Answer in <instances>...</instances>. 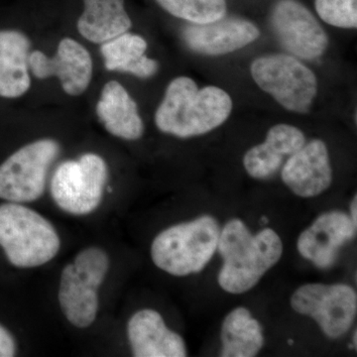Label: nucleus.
Returning a JSON list of instances; mask_svg holds the SVG:
<instances>
[{"mask_svg": "<svg viewBox=\"0 0 357 357\" xmlns=\"http://www.w3.org/2000/svg\"><path fill=\"white\" fill-rule=\"evenodd\" d=\"M349 218H351L354 227H357V196H354V199H352L351 204V215H349Z\"/></svg>", "mask_w": 357, "mask_h": 357, "instance_id": "nucleus-26", "label": "nucleus"}, {"mask_svg": "<svg viewBox=\"0 0 357 357\" xmlns=\"http://www.w3.org/2000/svg\"><path fill=\"white\" fill-rule=\"evenodd\" d=\"M30 41L15 30L0 31V96L15 98L30 88Z\"/></svg>", "mask_w": 357, "mask_h": 357, "instance_id": "nucleus-16", "label": "nucleus"}, {"mask_svg": "<svg viewBox=\"0 0 357 357\" xmlns=\"http://www.w3.org/2000/svg\"><path fill=\"white\" fill-rule=\"evenodd\" d=\"M251 75L263 91L292 112H306L316 96V76L292 56L277 54L257 59L251 66Z\"/></svg>", "mask_w": 357, "mask_h": 357, "instance_id": "nucleus-7", "label": "nucleus"}, {"mask_svg": "<svg viewBox=\"0 0 357 357\" xmlns=\"http://www.w3.org/2000/svg\"><path fill=\"white\" fill-rule=\"evenodd\" d=\"M17 352V344L11 333L0 324V357H13Z\"/></svg>", "mask_w": 357, "mask_h": 357, "instance_id": "nucleus-25", "label": "nucleus"}, {"mask_svg": "<svg viewBox=\"0 0 357 357\" xmlns=\"http://www.w3.org/2000/svg\"><path fill=\"white\" fill-rule=\"evenodd\" d=\"M259 37V30L249 21L218 20L185 28L184 38L192 50L206 55H222L243 48Z\"/></svg>", "mask_w": 357, "mask_h": 357, "instance_id": "nucleus-14", "label": "nucleus"}, {"mask_svg": "<svg viewBox=\"0 0 357 357\" xmlns=\"http://www.w3.org/2000/svg\"><path fill=\"white\" fill-rule=\"evenodd\" d=\"M109 264L107 253L102 248L91 246L77 253L73 266L86 283L98 289L107 277Z\"/></svg>", "mask_w": 357, "mask_h": 357, "instance_id": "nucleus-23", "label": "nucleus"}, {"mask_svg": "<svg viewBox=\"0 0 357 357\" xmlns=\"http://www.w3.org/2000/svg\"><path fill=\"white\" fill-rule=\"evenodd\" d=\"M357 331H354V338H352V340H354V347L356 349V344H357V337H356Z\"/></svg>", "mask_w": 357, "mask_h": 357, "instance_id": "nucleus-27", "label": "nucleus"}, {"mask_svg": "<svg viewBox=\"0 0 357 357\" xmlns=\"http://www.w3.org/2000/svg\"><path fill=\"white\" fill-rule=\"evenodd\" d=\"M220 340L222 357H255L265 344L261 325L243 307L232 310L223 319Z\"/></svg>", "mask_w": 357, "mask_h": 357, "instance_id": "nucleus-20", "label": "nucleus"}, {"mask_svg": "<svg viewBox=\"0 0 357 357\" xmlns=\"http://www.w3.org/2000/svg\"><path fill=\"white\" fill-rule=\"evenodd\" d=\"M282 180L301 198L309 199L326 192L332 185L333 171L328 148L314 139L296 152L282 169Z\"/></svg>", "mask_w": 357, "mask_h": 357, "instance_id": "nucleus-12", "label": "nucleus"}, {"mask_svg": "<svg viewBox=\"0 0 357 357\" xmlns=\"http://www.w3.org/2000/svg\"><path fill=\"white\" fill-rule=\"evenodd\" d=\"M59 304L66 318L77 328L93 325L98 312V294L77 273L73 264L67 265L61 274Z\"/></svg>", "mask_w": 357, "mask_h": 357, "instance_id": "nucleus-19", "label": "nucleus"}, {"mask_svg": "<svg viewBox=\"0 0 357 357\" xmlns=\"http://www.w3.org/2000/svg\"><path fill=\"white\" fill-rule=\"evenodd\" d=\"M128 337L135 357H185V340L167 328L165 321L155 310L136 312L128 324Z\"/></svg>", "mask_w": 357, "mask_h": 357, "instance_id": "nucleus-13", "label": "nucleus"}, {"mask_svg": "<svg viewBox=\"0 0 357 357\" xmlns=\"http://www.w3.org/2000/svg\"><path fill=\"white\" fill-rule=\"evenodd\" d=\"M60 146L52 139L25 145L0 165V199L29 203L43 195L47 175Z\"/></svg>", "mask_w": 357, "mask_h": 357, "instance_id": "nucleus-6", "label": "nucleus"}, {"mask_svg": "<svg viewBox=\"0 0 357 357\" xmlns=\"http://www.w3.org/2000/svg\"><path fill=\"white\" fill-rule=\"evenodd\" d=\"M292 309L318 324L330 338L349 332L357 314V294L347 284L309 283L301 286L290 299Z\"/></svg>", "mask_w": 357, "mask_h": 357, "instance_id": "nucleus-8", "label": "nucleus"}, {"mask_svg": "<svg viewBox=\"0 0 357 357\" xmlns=\"http://www.w3.org/2000/svg\"><path fill=\"white\" fill-rule=\"evenodd\" d=\"M356 229L344 211L324 213L300 234L298 251L314 266L326 269L337 262L340 248L356 237Z\"/></svg>", "mask_w": 357, "mask_h": 357, "instance_id": "nucleus-10", "label": "nucleus"}, {"mask_svg": "<svg viewBox=\"0 0 357 357\" xmlns=\"http://www.w3.org/2000/svg\"><path fill=\"white\" fill-rule=\"evenodd\" d=\"M220 234V225L211 215L172 225L155 237L152 261L173 276L199 273L217 252Z\"/></svg>", "mask_w": 357, "mask_h": 357, "instance_id": "nucleus-3", "label": "nucleus"}, {"mask_svg": "<svg viewBox=\"0 0 357 357\" xmlns=\"http://www.w3.org/2000/svg\"><path fill=\"white\" fill-rule=\"evenodd\" d=\"M84 11L77 21L82 36L93 43H105L124 34L131 20L124 0H84Z\"/></svg>", "mask_w": 357, "mask_h": 357, "instance_id": "nucleus-18", "label": "nucleus"}, {"mask_svg": "<svg viewBox=\"0 0 357 357\" xmlns=\"http://www.w3.org/2000/svg\"><path fill=\"white\" fill-rule=\"evenodd\" d=\"M306 144L300 129L288 124H278L270 129L262 144L248 150L243 159L249 176L267 178L278 171L286 156H292Z\"/></svg>", "mask_w": 357, "mask_h": 357, "instance_id": "nucleus-15", "label": "nucleus"}, {"mask_svg": "<svg viewBox=\"0 0 357 357\" xmlns=\"http://www.w3.org/2000/svg\"><path fill=\"white\" fill-rule=\"evenodd\" d=\"M231 109V98L222 89H199L190 77H180L169 84L155 114V122L162 132L192 137L222 126Z\"/></svg>", "mask_w": 357, "mask_h": 357, "instance_id": "nucleus-2", "label": "nucleus"}, {"mask_svg": "<svg viewBox=\"0 0 357 357\" xmlns=\"http://www.w3.org/2000/svg\"><path fill=\"white\" fill-rule=\"evenodd\" d=\"M107 178L105 160L93 153L58 167L51 181V194L56 204L75 215H86L100 206Z\"/></svg>", "mask_w": 357, "mask_h": 357, "instance_id": "nucleus-5", "label": "nucleus"}, {"mask_svg": "<svg viewBox=\"0 0 357 357\" xmlns=\"http://www.w3.org/2000/svg\"><path fill=\"white\" fill-rule=\"evenodd\" d=\"M272 23L282 45L307 60L319 57L328 47L326 32L309 10L295 0H281L275 6Z\"/></svg>", "mask_w": 357, "mask_h": 357, "instance_id": "nucleus-9", "label": "nucleus"}, {"mask_svg": "<svg viewBox=\"0 0 357 357\" xmlns=\"http://www.w3.org/2000/svg\"><path fill=\"white\" fill-rule=\"evenodd\" d=\"M96 112L105 129L116 137L136 140L144 132L137 105L116 81L105 84Z\"/></svg>", "mask_w": 357, "mask_h": 357, "instance_id": "nucleus-17", "label": "nucleus"}, {"mask_svg": "<svg viewBox=\"0 0 357 357\" xmlns=\"http://www.w3.org/2000/svg\"><path fill=\"white\" fill-rule=\"evenodd\" d=\"M29 68L38 79L56 76L68 95L79 96L88 89L93 75V61L86 49L75 40L60 42L55 57L40 51L29 55Z\"/></svg>", "mask_w": 357, "mask_h": 357, "instance_id": "nucleus-11", "label": "nucleus"}, {"mask_svg": "<svg viewBox=\"0 0 357 357\" xmlns=\"http://www.w3.org/2000/svg\"><path fill=\"white\" fill-rule=\"evenodd\" d=\"M357 0H316L319 17L328 24L340 28H356Z\"/></svg>", "mask_w": 357, "mask_h": 357, "instance_id": "nucleus-24", "label": "nucleus"}, {"mask_svg": "<svg viewBox=\"0 0 357 357\" xmlns=\"http://www.w3.org/2000/svg\"><path fill=\"white\" fill-rule=\"evenodd\" d=\"M218 250L223 261L218 285L225 292L241 295L255 288L280 261L283 243L272 229L253 234L243 220L232 218L220 229Z\"/></svg>", "mask_w": 357, "mask_h": 357, "instance_id": "nucleus-1", "label": "nucleus"}, {"mask_svg": "<svg viewBox=\"0 0 357 357\" xmlns=\"http://www.w3.org/2000/svg\"><path fill=\"white\" fill-rule=\"evenodd\" d=\"M146 48V41L138 35L128 33L119 35L102 44L105 68L130 73L139 77L153 76L158 64L144 55Z\"/></svg>", "mask_w": 357, "mask_h": 357, "instance_id": "nucleus-21", "label": "nucleus"}, {"mask_svg": "<svg viewBox=\"0 0 357 357\" xmlns=\"http://www.w3.org/2000/svg\"><path fill=\"white\" fill-rule=\"evenodd\" d=\"M169 13L194 24L222 20L227 11L225 0H157Z\"/></svg>", "mask_w": 357, "mask_h": 357, "instance_id": "nucleus-22", "label": "nucleus"}, {"mask_svg": "<svg viewBox=\"0 0 357 357\" xmlns=\"http://www.w3.org/2000/svg\"><path fill=\"white\" fill-rule=\"evenodd\" d=\"M0 246L13 266L34 268L55 258L61 241L43 215L10 202L0 204Z\"/></svg>", "mask_w": 357, "mask_h": 357, "instance_id": "nucleus-4", "label": "nucleus"}]
</instances>
